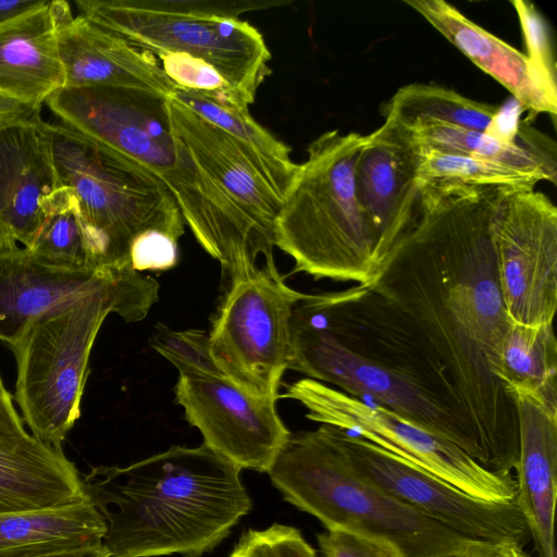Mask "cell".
<instances>
[{
	"mask_svg": "<svg viewBox=\"0 0 557 557\" xmlns=\"http://www.w3.org/2000/svg\"><path fill=\"white\" fill-rule=\"evenodd\" d=\"M513 189L493 187L422 208L370 285L423 332L472 423L482 466L511 475L518 458L515 401L499 379L511 324L498 282L494 233Z\"/></svg>",
	"mask_w": 557,
	"mask_h": 557,
	"instance_id": "cell-1",
	"label": "cell"
},
{
	"mask_svg": "<svg viewBox=\"0 0 557 557\" xmlns=\"http://www.w3.org/2000/svg\"><path fill=\"white\" fill-rule=\"evenodd\" d=\"M288 369L453 442L482 466L454 383L417 324L372 286L306 294L294 308Z\"/></svg>",
	"mask_w": 557,
	"mask_h": 557,
	"instance_id": "cell-2",
	"label": "cell"
},
{
	"mask_svg": "<svg viewBox=\"0 0 557 557\" xmlns=\"http://www.w3.org/2000/svg\"><path fill=\"white\" fill-rule=\"evenodd\" d=\"M240 470L205 444L172 446L127 467L92 468L82 482L112 557H200L250 511Z\"/></svg>",
	"mask_w": 557,
	"mask_h": 557,
	"instance_id": "cell-3",
	"label": "cell"
},
{
	"mask_svg": "<svg viewBox=\"0 0 557 557\" xmlns=\"http://www.w3.org/2000/svg\"><path fill=\"white\" fill-rule=\"evenodd\" d=\"M261 0H77L81 14L153 55L176 88L249 107L271 70L262 34L239 18Z\"/></svg>",
	"mask_w": 557,
	"mask_h": 557,
	"instance_id": "cell-4",
	"label": "cell"
},
{
	"mask_svg": "<svg viewBox=\"0 0 557 557\" xmlns=\"http://www.w3.org/2000/svg\"><path fill=\"white\" fill-rule=\"evenodd\" d=\"M109 272L100 287L32 321L10 347L22 418L37 440L55 448H62L81 417L90 352L107 315L136 322L159 299L152 277L133 270Z\"/></svg>",
	"mask_w": 557,
	"mask_h": 557,
	"instance_id": "cell-5",
	"label": "cell"
},
{
	"mask_svg": "<svg viewBox=\"0 0 557 557\" xmlns=\"http://www.w3.org/2000/svg\"><path fill=\"white\" fill-rule=\"evenodd\" d=\"M366 136L327 131L310 143L307 159L282 200L275 247L295 262L294 273L370 286L382 264L357 202L354 172Z\"/></svg>",
	"mask_w": 557,
	"mask_h": 557,
	"instance_id": "cell-6",
	"label": "cell"
},
{
	"mask_svg": "<svg viewBox=\"0 0 557 557\" xmlns=\"http://www.w3.org/2000/svg\"><path fill=\"white\" fill-rule=\"evenodd\" d=\"M268 473L285 500L326 530L387 539L405 557H455L481 542L426 518L359 475L330 425L290 433Z\"/></svg>",
	"mask_w": 557,
	"mask_h": 557,
	"instance_id": "cell-7",
	"label": "cell"
},
{
	"mask_svg": "<svg viewBox=\"0 0 557 557\" xmlns=\"http://www.w3.org/2000/svg\"><path fill=\"white\" fill-rule=\"evenodd\" d=\"M59 180L74 196L101 270H132L153 245L184 234L185 221L153 175L61 123H48Z\"/></svg>",
	"mask_w": 557,
	"mask_h": 557,
	"instance_id": "cell-8",
	"label": "cell"
},
{
	"mask_svg": "<svg viewBox=\"0 0 557 557\" xmlns=\"http://www.w3.org/2000/svg\"><path fill=\"white\" fill-rule=\"evenodd\" d=\"M169 96L117 86L61 88L46 101L59 123L147 171L173 195L194 237L213 225L206 181L172 134Z\"/></svg>",
	"mask_w": 557,
	"mask_h": 557,
	"instance_id": "cell-9",
	"label": "cell"
},
{
	"mask_svg": "<svg viewBox=\"0 0 557 557\" xmlns=\"http://www.w3.org/2000/svg\"><path fill=\"white\" fill-rule=\"evenodd\" d=\"M282 397L301 404L308 419L360 436L473 497L493 503L515 502L512 475L485 469L453 442L392 410L369 405L311 379L287 385Z\"/></svg>",
	"mask_w": 557,
	"mask_h": 557,
	"instance_id": "cell-10",
	"label": "cell"
},
{
	"mask_svg": "<svg viewBox=\"0 0 557 557\" xmlns=\"http://www.w3.org/2000/svg\"><path fill=\"white\" fill-rule=\"evenodd\" d=\"M305 293L289 287L278 271L260 269L225 293L209 342L221 372L252 397L277 399L288 369L292 315Z\"/></svg>",
	"mask_w": 557,
	"mask_h": 557,
	"instance_id": "cell-11",
	"label": "cell"
},
{
	"mask_svg": "<svg viewBox=\"0 0 557 557\" xmlns=\"http://www.w3.org/2000/svg\"><path fill=\"white\" fill-rule=\"evenodd\" d=\"M332 428L338 445L359 475L426 518L474 541L506 543L521 548L531 541L515 502L493 503L473 497L360 436Z\"/></svg>",
	"mask_w": 557,
	"mask_h": 557,
	"instance_id": "cell-12",
	"label": "cell"
},
{
	"mask_svg": "<svg viewBox=\"0 0 557 557\" xmlns=\"http://www.w3.org/2000/svg\"><path fill=\"white\" fill-rule=\"evenodd\" d=\"M499 288L511 322L553 323L557 309V208L534 189L511 191L495 224Z\"/></svg>",
	"mask_w": 557,
	"mask_h": 557,
	"instance_id": "cell-13",
	"label": "cell"
},
{
	"mask_svg": "<svg viewBox=\"0 0 557 557\" xmlns=\"http://www.w3.org/2000/svg\"><path fill=\"white\" fill-rule=\"evenodd\" d=\"M165 107L172 134L219 194L261 263L275 270L274 226L283 197L233 136L171 96Z\"/></svg>",
	"mask_w": 557,
	"mask_h": 557,
	"instance_id": "cell-14",
	"label": "cell"
},
{
	"mask_svg": "<svg viewBox=\"0 0 557 557\" xmlns=\"http://www.w3.org/2000/svg\"><path fill=\"white\" fill-rule=\"evenodd\" d=\"M175 396L203 444L240 469L268 473L290 435L277 399L252 397L226 376L181 373Z\"/></svg>",
	"mask_w": 557,
	"mask_h": 557,
	"instance_id": "cell-15",
	"label": "cell"
},
{
	"mask_svg": "<svg viewBox=\"0 0 557 557\" xmlns=\"http://www.w3.org/2000/svg\"><path fill=\"white\" fill-rule=\"evenodd\" d=\"M420 153L412 132L389 119L366 136L358 153L356 198L382 267L421 215Z\"/></svg>",
	"mask_w": 557,
	"mask_h": 557,
	"instance_id": "cell-16",
	"label": "cell"
},
{
	"mask_svg": "<svg viewBox=\"0 0 557 557\" xmlns=\"http://www.w3.org/2000/svg\"><path fill=\"white\" fill-rule=\"evenodd\" d=\"M62 189L40 113L0 129V250L30 248Z\"/></svg>",
	"mask_w": 557,
	"mask_h": 557,
	"instance_id": "cell-17",
	"label": "cell"
},
{
	"mask_svg": "<svg viewBox=\"0 0 557 557\" xmlns=\"http://www.w3.org/2000/svg\"><path fill=\"white\" fill-rule=\"evenodd\" d=\"M63 88L117 86L171 96L176 88L151 54L88 17L63 15L57 33Z\"/></svg>",
	"mask_w": 557,
	"mask_h": 557,
	"instance_id": "cell-18",
	"label": "cell"
},
{
	"mask_svg": "<svg viewBox=\"0 0 557 557\" xmlns=\"http://www.w3.org/2000/svg\"><path fill=\"white\" fill-rule=\"evenodd\" d=\"M518 421L516 498L536 557H556L557 414L533 394L511 391Z\"/></svg>",
	"mask_w": 557,
	"mask_h": 557,
	"instance_id": "cell-19",
	"label": "cell"
},
{
	"mask_svg": "<svg viewBox=\"0 0 557 557\" xmlns=\"http://www.w3.org/2000/svg\"><path fill=\"white\" fill-rule=\"evenodd\" d=\"M109 275L52 267L24 247L0 250V341L11 347L32 321L100 287Z\"/></svg>",
	"mask_w": 557,
	"mask_h": 557,
	"instance_id": "cell-20",
	"label": "cell"
},
{
	"mask_svg": "<svg viewBox=\"0 0 557 557\" xmlns=\"http://www.w3.org/2000/svg\"><path fill=\"white\" fill-rule=\"evenodd\" d=\"M70 9L64 0L39 8L0 26V95L41 108L64 86L57 33Z\"/></svg>",
	"mask_w": 557,
	"mask_h": 557,
	"instance_id": "cell-21",
	"label": "cell"
},
{
	"mask_svg": "<svg viewBox=\"0 0 557 557\" xmlns=\"http://www.w3.org/2000/svg\"><path fill=\"white\" fill-rule=\"evenodd\" d=\"M86 497L82 476L62 448L29 433L0 436V512L54 508Z\"/></svg>",
	"mask_w": 557,
	"mask_h": 557,
	"instance_id": "cell-22",
	"label": "cell"
},
{
	"mask_svg": "<svg viewBox=\"0 0 557 557\" xmlns=\"http://www.w3.org/2000/svg\"><path fill=\"white\" fill-rule=\"evenodd\" d=\"M404 2L420 13L470 61L508 89L522 109L533 115L548 113L555 121L557 107L534 84L525 54L485 30L444 0Z\"/></svg>",
	"mask_w": 557,
	"mask_h": 557,
	"instance_id": "cell-23",
	"label": "cell"
},
{
	"mask_svg": "<svg viewBox=\"0 0 557 557\" xmlns=\"http://www.w3.org/2000/svg\"><path fill=\"white\" fill-rule=\"evenodd\" d=\"M515 100L511 109L478 102L455 90L431 84L400 87L388 101L385 119L408 129L431 125L454 126L486 133L503 140L518 143L537 150L530 131L518 127Z\"/></svg>",
	"mask_w": 557,
	"mask_h": 557,
	"instance_id": "cell-24",
	"label": "cell"
},
{
	"mask_svg": "<svg viewBox=\"0 0 557 557\" xmlns=\"http://www.w3.org/2000/svg\"><path fill=\"white\" fill-rule=\"evenodd\" d=\"M106 523L88 497L75 504L0 512V557H23L103 543Z\"/></svg>",
	"mask_w": 557,
	"mask_h": 557,
	"instance_id": "cell-25",
	"label": "cell"
},
{
	"mask_svg": "<svg viewBox=\"0 0 557 557\" xmlns=\"http://www.w3.org/2000/svg\"><path fill=\"white\" fill-rule=\"evenodd\" d=\"M171 97L239 141L255 158L265 177L284 197L298 164L290 147L260 125L249 107L208 92L175 88Z\"/></svg>",
	"mask_w": 557,
	"mask_h": 557,
	"instance_id": "cell-26",
	"label": "cell"
},
{
	"mask_svg": "<svg viewBox=\"0 0 557 557\" xmlns=\"http://www.w3.org/2000/svg\"><path fill=\"white\" fill-rule=\"evenodd\" d=\"M499 379L510 394H533L557 414V342L553 323L511 322L502 344Z\"/></svg>",
	"mask_w": 557,
	"mask_h": 557,
	"instance_id": "cell-27",
	"label": "cell"
},
{
	"mask_svg": "<svg viewBox=\"0 0 557 557\" xmlns=\"http://www.w3.org/2000/svg\"><path fill=\"white\" fill-rule=\"evenodd\" d=\"M417 178L421 210L451 196L493 187L534 189L540 182L510 166L423 148Z\"/></svg>",
	"mask_w": 557,
	"mask_h": 557,
	"instance_id": "cell-28",
	"label": "cell"
},
{
	"mask_svg": "<svg viewBox=\"0 0 557 557\" xmlns=\"http://www.w3.org/2000/svg\"><path fill=\"white\" fill-rule=\"evenodd\" d=\"M410 131L423 149L503 164L540 182L556 183V158L524 145L454 126L431 125Z\"/></svg>",
	"mask_w": 557,
	"mask_h": 557,
	"instance_id": "cell-29",
	"label": "cell"
},
{
	"mask_svg": "<svg viewBox=\"0 0 557 557\" xmlns=\"http://www.w3.org/2000/svg\"><path fill=\"white\" fill-rule=\"evenodd\" d=\"M28 250L37 259L52 267L101 271L91 235L78 203L65 186Z\"/></svg>",
	"mask_w": 557,
	"mask_h": 557,
	"instance_id": "cell-30",
	"label": "cell"
},
{
	"mask_svg": "<svg viewBox=\"0 0 557 557\" xmlns=\"http://www.w3.org/2000/svg\"><path fill=\"white\" fill-rule=\"evenodd\" d=\"M511 3L523 34L532 79L545 98L557 107L556 59L549 26L533 3L525 0Z\"/></svg>",
	"mask_w": 557,
	"mask_h": 557,
	"instance_id": "cell-31",
	"label": "cell"
},
{
	"mask_svg": "<svg viewBox=\"0 0 557 557\" xmlns=\"http://www.w3.org/2000/svg\"><path fill=\"white\" fill-rule=\"evenodd\" d=\"M150 346L169 360L178 374L197 372L225 376L212 357L206 331H173L159 325L150 337Z\"/></svg>",
	"mask_w": 557,
	"mask_h": 557,
	"instance_id": "cell-32",
	"label": "cell"
},
{
	"mask_svg": "<svg viewBox=\"0 0 557 557\" xmlns=\"http://www.w3.org/2000/svg\"><path fill=\"white\" fill-rule=\"evenodd\" d=\"M228 557H317V553L299 530L274 523L244 532Z\"/></svg>",
	"mask_w": 557,
	"mask_h": 557,
	"instance_id": "cell-33",
	"label": "cell"
},
{
	"mask_svg": "<svg viewBox=\"0 0 557 557\" xmlns=\"http://www.w3.org/2000/svg\"><path fill=\"white\" fill-rule=\"evenodd\" d=\"M324 557H405L387 539L346 529H331L318 535Z\"/></svg>",
	"mask_w": 557,
	"mask_h": 557,
	"instance_id": "cell-34",
	"label": "cell"
},
{
	"mask_svg": "<svg viewBox=\"0 0 557 557\" xmlns=\"http://www.w3.org/2000/svg\"><path fill=\"white\" fill-rule=\"evenodd\" d=\"M27 433L24 420L13 405L12 395L0 376V436L16 437Z\"/></svg>",
	"mask_w": 557,
	"mask_h": 557,
	"instance_id": "cell-35",
	"label": "cell"
},
{
	"mask_svg": "<svg viewBox=\"0 0 557 557\" xmlns=\"http://www.w3.org/2000/svg\"><path fill=\"white\" fill-rule=\"evenodd\" d=\"M40 109L0 95V129L30 120Z\"/></svg>",
	"mask_w": 557,
	"mask_h": 557,
	"instance_id": "cell-36",
	"label": "cell"
},
{
	"mask_svg": "<svg viewBox=\"0 0 557 557\" xmlns=\"http://www.w3.org/2000/svg\"><path fill=\"white\" fill-rule=\"evenodd\" d=\"M46 0H0V26L39 8Z\"/></svg>",
	"mask_w": 557,
	"mask_h": 557,
	"instance_id": "cell-37",
	"label": "cell"
},
{
	"mask_svg": "<svg viewBox=\"0 0 557 557\" xmlns=\"http://www.w3.org/2000/svg\"><path fill=\"white\" fill-rule=\"evenodd\" d=\"M23 557H112L104 543L74 549L51 550Z\"/></svg>",
	"mask_w": 557,
	"mask_h": 557,
	"instance_id": "cell-38",
	"label": "cell"
},
{
	"mask_svg": "<svg viewBox=\"0 0 557 557\" xmlns=\"http://www.w3.org/2000/svg\"><path fill=\"white\" fill-rule=\"evenodd\" d=\"M512 557H532V556L527 554L523 548L515 547V549L512 552Z\"/></svg>",
	"mask_w": 557,
	"mask_h": 557,
	"instance_id": "cell-39",
	"label": "cell"
},
{
	"mask_svg": "<svg viewBox=\"0 0 557 557\" xmlns=\"http://www.w3.org/2000/svg\"><path fill=\"white\" fill-rule=\"evenodd\" d=\"M468 550H469V549H468ZM466 552H467V550H466ZM466 552H465V553H461V554H459V555H457V556H455V557H466Z\"/></svg>",
	"mask_w": 557,
	"mask_h": 557,
	"instance_id": "cell-40",
	"label": "cell"
}]
</instances>
